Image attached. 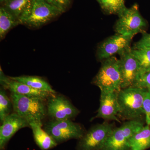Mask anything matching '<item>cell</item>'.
<instances>
[{
	"mask_svg": "<svg viewBox=\"0 0 150 150\" xmlns=\"http://www.w3.org/2000/svg\"><path fill=\"white\" fill-rule=\"evenodd\" d=\"M131 150H146L150 148V126L146 125L134 134L129 140Z\"/></svg>",
	"mask_w": 150,
	"mask_h": 150,
	"instance_id": "cell-17",
	"label": "cell"
},
{
	"mask_svg": "<svg viewBox=\"0 0 150 150\" xmlns=\"http://www.w3.org/2000/svg\"><path fill=\"white\" fill-rule=\"evenodd\" d=\"M119 55L122 79L121 89L134 87L141 74L139 64L132 53L131 47L121 52Z\"/></svg>",
	"mask_w": 150,
	"mask_h": 150,
	"instance_id": "cell-9",
	"label": "cell"
},
{
	"mask_svg": "<svg viewBox=\"0 0 150 150\" xmlns=\"http://www.w3.org/2000/svg\"><path fill=\"white\" fill-rule=\"evenodd\" d=\"M10 98L15 112L28 122H42L47 114L45 100L11 92Z\"/></svg>",
	"mask_w": 150,
	"mask_h": 150,
	"instance_id": "cell-2",
	"label": "cell"
},
{
	"mask_svg": "<svg viewBox=\"0 0 150 150\" xmlns=\"http://www.w3.org/2000/svg\"><path fill=\"white\" fill-rule=\"evenodd\" d=\"M101 8L109 14H119L126 8L125 0H100Z\"/></svg>",
	"mask_w": 150,
	"mask_h": 150,
	"instance_id": "cell-20",
	"label": "cell"
},
{
	"mask_svg": "<svg viewBox=\"0 0 150 150\" xmlns=\"http://www.w3.org/2000/svg\"><path fill=\"white\" fill-rule=\"evenodd\" d=\"M13 80L25 84L32 88L52 94H56V91L45 80L35 76H22L10 77Z\"/></svg>",
	"mask_w": 150,
	"mask_h": 150,
	"instance_id": "cell-18",
	"label": "cell"
},
{
	"mask_svg": "<svg viewBox=\"0 0 150 150\" xmlns=\"http://www.w3.org/2000/svg\"><path fill=\"white\" fill-rule=\"evenodd\" d=\"M19 24V21L3 7L0 8V38L3 40L9 31Z\"/></svg>",
	"mask_w": 150,
	"mask_h": 150,
	"instance_id": "cell-19",
	"label": "cell"
},
{
	"mask_svg": "<svg viewBox=\"0 0 150 150\" xmlns=\"http://www.w3.org/2000/svg\"><path fill=\"white\" fill-rule=\"evenodd\" d=\"M43 129L58 144L72 139L79 140L86 132L81 124L71 120L53 119L44 125Z\"/></svg>",
	"mask_w": 150,
	"mask_h": 150,
	"instance_id": "cell-6",
	"label": "cell"
},
{
	"mask_svg": "<svg viewBox=\"0 0 150 150\" xmlns=\"http://www.w3.org/2000/svg\"><path fill=\"white\" fill-rule=\"evenodd\" d=\"M33 0H4L1 6L19 21L20 24L27 18Z\"/></svg>",
	"mask_w": 150,
	"mask_h": 150,
	"instance_id": "cell-15",
	"label": "cell"
},
{
	"mask_svg": "<svg viewBox=\"0 0 150 150\" xmlns=\"http://www.w3.org/2000/svg\"><path fill=\"white\" fill-rule=\"evenodd\" d=\"M133 49H150V33H144L142 38L134 44Z\"/></svg>",
	"mask_w": 150,
	"mask_h": 150,
	"instance_id": "cell-26",
	"label": "cell"
},
{
	"mask_svg": "<svg viewBox=\"0 0 150 150\" xmlns=\"http://www.w3.org/2000/svg\"><path fill=\"white\" fill-rule=\"evenodd\" d=\"M4 1V0H0V2H1V3H2Z\"/></svg>",
	"mask_w": 150,
	"mask_h": 150,
	"instance_id": "cell-27",
	"label": "cell"
},
{
	"mask_svg": "<svg viewBox=\"0 0 150 150\" xmlns=\"http://www.w3.org/2000/svg\"><path fill=\"white\" fill-rule=\"evenodd\" d=\"M118 92H100V105L96 115L93 118H101L105 121H114L121 123L119 112Z\"/></svg>",
	"mask_w": 150,
	"mask_h": 150,
	"instance_id": "cell-12",
	"label": "cell"
},
{
	"mask_svg": "<svg viewBox=\"0 0 150 150\" xmlns=\"http://www.w3.org/2000/svg\"><path fill=\"white\" fill-rule=\"evenodd\" d=\"M133 38L118 33L108 38L98 46L97 51L98 59L102 62L115 54L119 55L131 47L130 45Z\"/></svg>",
	"mask_w": 150,
	"mask_h": 150,
	"instance_id": "cell-11",
	"label": "cell"
},
{
	"mask_svg": "<svg viewBox=\"0 0 150 150\" xmlns=\"http://www.w3.org/2000/svg\"><path fill=\"white\" fill-rule=\"evenodd\" d=\"M132 52L138 60L141 68V74L150 71V49H134Z\"/></svg>",
	"mask_w": 150,
	"mask_h": 150,
	"instance_id": "cell-21",
	"label": "cell"
},
{
	"mask_svg": "<svg viewBox=\"0 0 150 150\" xmlns=\"http://www.w3.org/2000/svg\"><path fill=\"white\" fill-rule=\"evenodd\" d=\"M143 109L146 125L150 126V90H147L144 98Z\"/></svg>",
	"mask_w": 150,
	"mask_h": 150,
	"instance_id": "cell-24",
	"label": "cell"
},
{
	"mask_svg": "<svg viewBox=\"0 0 150 150\" xmlns=\"http://www.w3.org/2000/svg\"><path fill=\"white\" fill-rule=\"evenodd\" d=\"M46 1L62 12L64 13L69 8L72 0H46Z\"/></svg>",
	"mask_w": 150,
	"mask_h": 150,
	"instance_id": "cell-23",
	"label": "cell"
},
{
	"mask_svg": "<svg viewBox=\"0 0 150 150\" xmlns=\"http://www.w3.org/2000/svg\"><path fill=\"white\" fill-rule=\"evenodd\" d=\"M47 100V114L54 120H71L79 113V110L63 96L55 94Z\"/></svg>",
	"mask_w": 150,
	"mask_h": 150,
	"instance_id": "cell-10",
	"label": "cell"
},
{
	"mask_svg": "<svg viewBox=\"0 0 150 150\" xmlns=\"http://www.w3.org/2000/svg\"><path fill=\"white\" fill-rule=\"evenodd\" d=\"M96 1H97L98 2V3H99L100 1V0H96Z\"/></svg>",
	"mask_w": 150,
	"mask_h": 150,
	"instance_id": "cell-28",
	"label": "cell"
},
{
	"mask_svg": "<svg viewBox=\"0 0 150 150\" xmlns=\"http://www.w3.org/2000/svg\"><path fill=\"white\" fill-rule=\"evenodd\" d=\"M36 144L40 149L48 150L56 147L58 144L54 139L42 129V122L33 121L29 123Z\"/></svg>",
	"mask_w": 150,
	"mask_h": 150,
	"instance_id": "cell-16",
	"label": "cell"
},
{
	"mask_svg": "<svg viewBox=\"0 0 150 150\" xmlns=\"http://www.w3.org/2000/svg\"><path fill=\"white\" fill-rule=\"evenodd\" d=\"M62 12L46 0H33L30 11L22 24L37 29L50 22Z\"/></svg>",
	"mask_w": 150,
	"mask_h": 150,
	"instance_id": "cell-7",
	"label": "cell"
},
{
	"mask_svg": "<svg viewBox=\"0 0 150 150\" xmlns=\"http://www.w3.org/2000/svg\"><path fill=\"white\" fill-rule=\"evenodd\" d=\"M118 16L115 25L116 33L133 38L138 33L145 32L147 24L141 15L137 4L129 8H126Z\"/></svg>",
	"mask_w": 150,
	"mask_h": 150,
	"instance_id": "cell-4",
	"label": "cell"
},
{
	"mask_svg": "<svg viewBox=\"0 0 150 150\" xmlns=\"http://www.w3.org/2000/svg\"><path fill=\"white\" fill-rule=\"evenodd\" d=\"M0 127V150H4L11 138L20 129L30 127L28 122L16 112L11 113Z\"/></svg>",
	"mask_w": 150,
	"mask_h": 150,
	"instance_id": "cell-13",
	"label": "cell"
},
{
	"mask_svg": "<svg viewBox=\"0 0 150 150\" xmlns=\"http://www.w3.org/2000/svg\"><path fill=\"white\" fill-rule=\"evenodd\" d=\"M144 126L143 120H137L127 121L115 127L100 150H131L130 138Z\"/></svg>",
	"mask_w": 150,
	"mask_h": 150,
	"instance_id": "cell-5",
	"label": "cell"
},
{
	"mask_svg": "<svg viewBox=\"0 0 150 150\" xmlns=\"http://www.w3.org/2000/svg\"><path fill=\"white\" fill-rule=\"evenodd\" d=\"M0 83L4 89H8L12 93L31 97L38 98L46 100L55 94H52L32 88L31 87L17 81L13 80L4 74L1 68Z\"/></svg>",
	"mask_w": 150,
	"mask_h": 150,
	"instance_id": "cell-14",
	"label": "cell"
},
{
	"mask_svg": "<svg viewBox=\"0 0 150 150\" xmlns=\"http://www.w3.org/2000/svg\"><path fill=\"white\" fill-rule=\"evenodd\" d=\"M147 90L137 87L121 89L117 95L118 118L127 121L143 120V103Z\"/></svg>",
	"mask_w": 150,
	"mask_h": 150,
	"instance_id": "cell-1",
	"label": "cell"
},
{
	"mask_svg": "<svg viewBox=\"0 0 150 150\" xmlns=\"http://www.w3.org/2000/svg\"><path fill=\"white\" fill-rule=\"evenodd\" d=\"M134 87L150 90V71L140 75Z\"/></svg>",
	"mask_w": 150,
	"mask_h": 150,
	"instance_id": "cell-25",
	"label": "cell"
},
{
	"mask_svg": "<svg viewBox=\"0 0 150 150\" xmlns=\"http://www.w3.org/2000/svg\"><path fill=\"white\" fill-rule=\"evenodd\" d=\"M122 79L119 59L113 56L102 61L101 67L92 83L100 92H116L121 89Z\"/></svg>",
	"mask_w": 150,
	"mask_h": 150,
	"instance_id": "cell-3",
	"label": "cell"
},
{
	"mask_svg": "<svg viewBox=\"0 0 150 150\" xmlns=\"http://www.w3.org/2000/svg\"><path fill=\"white\" fill-rule=\"evenodd\" d=\"M115 127L114 124L105 121L93 126L79 140L76 149L100 150Z\"/></svg>",
	"mask_w": 150,
	"mask_h": 150,
	"instance_id": "cell-8",
	"label": "cell"
},
{
	"mask_svg": "<svg viewBox=\"0 0 150 150\" xmlns=\"http://www.w3.org/2000/svg\"><path fill=\"white\" fill-rule=\"evenodd\" d=\"M4 89L0 90V120L1 123L5 118L11 114L12 103L11 98H9Z\"/></svg>",
	"mask_w": 150,
	"mask_h": 150,
	"instance_id": "cell-22",
	"label": "cell"
}]
</instances>
